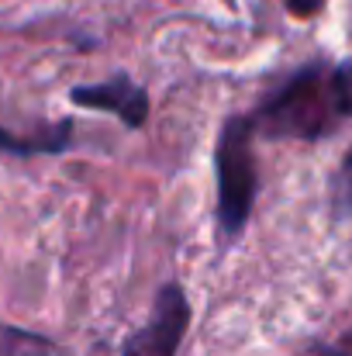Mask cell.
<instances>
[{"label":"cell","instance_id":"6da1fadb","mask_svg":"<svg viewBox=\"0 0 352 356\" xmlns=\"http://www.w3.org/2000/svg\"><path fill=\"white\" fill-rule=\"evenodd\" d=\"M255 121L238 115L228 118L218 138L215 166H218V222L225 236H238L252 215L255 201V156H252Z\"/></svg>","mask_w":352,"mask_h":356},{"label":"cell","instance_id":"7a4b0ae2","mask_svg":"<svg viewBox=\"0 0 352 356\" xmlns=\"http://www.w3.org/2000/svg\"><path fill=\"white\" fill-rule=\"evenodd\" d=\"M321 87H325L321 70L311 66V70L297 73L276 97H269L252 121L262 124L266 131H276V135H318L321 131V115H318V90Z\"/></svg>","mask_w":352,"mask_h":356},{"label":"cell","instance_id":"3957f363","mask_svg":"<svg viewBox=\"0 0 352 356\" xmlns=\"http://www.w3.org/2000/svg\"><path fill=\"white\" fill-rule=\"evenodd\" d=\"M187 322H190V308H187L183 291L176 284L162 287L149 325L128 343L124 356H173L187 332Z\"/></svg>","mask_w":352,"mask_h":356},{"label":"cell","instance_id":"277c9868","mask_svg":"<svg viewBox=\"0 0 352 356\" xmlns=\"http://www.w3.org/2000/svg\"><path fill=\"white\" fill-rule=\"evenodd\" d=\"M73 101L83 108H101V111H115L128 128H138L149 115V97L138 83H131L128 76H115L111 83H97V87H76Z\"/></svg>","mask_w":352,"mask_h":356},{"label":"cell","instance_id":"5b68a950","mask_svg":"<svg viewBox=\"0 0 352 356\" xmlns=\"http://www.w3.org/2000/svg\"><path fill=\"white\" fill-rule=\"evenodd\" d=\"M332 218L349 222L352 218V149L346 152L335 180H332Z\"/></svg>","mask_w":352,"mask_h":356},{"label":"cell","instance_id":"8992f818","mask_svg":"<svg viewBox=\"0 0 352 356\" xmlns=\"http://www.w3.org/2000/svg\"><path fill=\"white\" fill-rule=\"evenodd\" d=\"M328 94H332L335 115L352 118V59H346L342 66L332 70V76H328Z\"/></svg>","mask_w":352,"mask_h":356},{"label":"cell","instance_id":"52a82bcc","mask_svg":"<svg viewBox=\"0 0 352 356\" xmlns=\"http://www.w3.org/2000/svg\"><path fill=\"white\" fill-rule=\"evenodd\" d=\"M321 3H325V0H287L290 14H301V17H311V14H318V10H321Z\"/></svg>","mask_w":352,"mask_h":356},{"label":"cell","instance_id":"ba28073f","mask_svg":"<svg viewBox=\"0 0 352 356\" xmlns=\"http://www.w3.org/2000/svg\"><path fill=\"white\" fill-rule=\"evenodd\" d=\"M325 356H352V332L342 339V343H339V346H328V350H325Z\"/></svg>","mask_w":352,"mask_h":356}]
</instances>
